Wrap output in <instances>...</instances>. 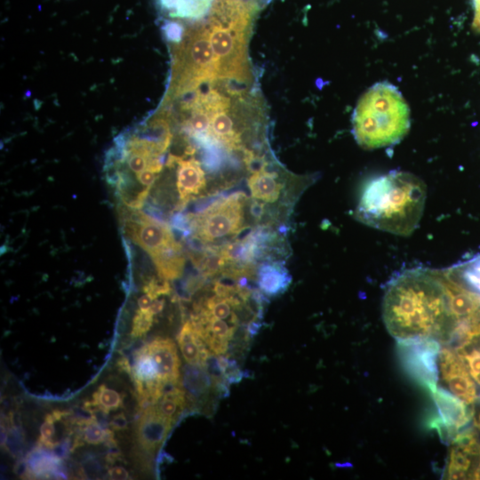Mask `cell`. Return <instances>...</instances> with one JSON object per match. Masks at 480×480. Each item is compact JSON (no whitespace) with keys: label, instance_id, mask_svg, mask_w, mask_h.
Instances as JSON below:
<instances>
[{"label":"cell","instance_id":"1","mask_svg":"<svg viewBox=\"0 0 480 480\" xmlns=\"http://www.w3.org/2000/svg\"><path fill=\"white\" fill-rule=\"evenodd\" d=\"M382 311L396 340L428 337L452 342L455 320L442 270L417 268L398 273L386 287Z\"/></svg>","mask_w":480,"mask_h":480},{"label":"cell","instance_id":"2","mask_svg":"<svg viewBox=\"0 0 480 480\" xmlns=\"http://www.w3.org/2000/svg\"><path fill=\"white\" fill-rule=\"evenodd\" d=\"M426 196L420 178L408 172L390 171L363 185L354 216L368 227L408 236L420 224Z\"/></svg>","mask_w":480,"mask_h":480},{"label":"cell","instance_id":"3","mask_svg":"<svg viewBox=\"0 0 480 480\" xmlns=\"http://www.w3.org/2000/svg\"><path fill=\"white\" fill-rule=\"evenodd\" d=\"M258 10L251 0H214L203 19L215 56L219 81L247 84L252 82L247 43Z\"/></svg>","mask_w":480,"mask_h":480},{"label":"cell","instance_id":"4","mask_svg":"<svg viewBox=\"0 0 480 480\" xmlns=\"http://www.w3.org/2000/svg\"><path fill=\"white\" fill-rule=\"evenodd\" d=\"M352 125L355 140L363 148L393 146L409 132L410 108L396 86L387 81L379 82L357 101Z\"/></svg>","mask_w":480,"mask_h":480},{"label":"cell","instance_id":"5","mask_svg":"<svg viewBox=\"0 0 480 480\" xmlns=\"http://www.w3.org/2000/svg\"><path fill=\"white\" fill-rule=\"evenodd\" d=\"M181 22L183 36L180 42L171 44V72L163 99L165 102L219 81L215 56L203 19Z\"/></svg>","mask_w":480,"mask_h":480},{"label":"cell","instance_id":"6","mask_svg":"<svg viewBox=\"0 0 480 480\" xmlns=\"http://www.w3.org/2000/svg\"><path fill=\"white\" fill-rule=\"evenodd\" d=\"M124 211L125 234L151 257L159 277L167 281L179 278L185 265V255L170 227L130 207Z\"/></svg>","mask_w":480,"mask_h":480},{"label":"cell","instance_id":"7","mask_svg":"<svg viewBox=\"0 0 480 480\" xmlns=\"http://www.w3.org/2000/svg\"><path fill=\"white\" fill-rule=\"evenodd\" d=\"M247 196L235 192L213 201L203 211L188 215V231L204 245H218L231 240L246 228Z\"/></svg>","mask_w":480,"mask_h":480},{"label":"cell","instance_id":"8","mask_svg":"<svg viewBox=\"0 0 480 480\" xmlns=\"http://www.w3.org/2000/svg\"><path fill=\"white\" fill-rule=\"evenodd\" d=\"M440 344L428 337L397 340V355L403 368L430 393L437 388Z\"/></svg>","mask_w":480,"mask_h":480},{"label":"cell","instance_id":"9","mask_svg":"<svg viewBox=\"0 0 480 480\" xmlns=\"http://www.w3.org/2000/svg\"><path fill=\"white\" fill-rule=\"evenodd\" d=\"M437 415L430 420L443 442L451 443L474 415L472 404H468L443 387L431 392Z\"/></svg>","mask_w":480,"mask_h":480},{"label":"cell","instance_id":"10","mask_svg":"<svg viewBox=\"0 0 480 480\" xmlns=\"http://www.w3.org/2000/svg\"><path fill=\"white\" fill-rule=\"evenodd\" d=\"M439 376L448 390L468 404L477 399L476 387L463 360L450 348L440 349Z\"/></svg>","mask_w":480,"mask_h":480},{"label":"cell","instance_id":"11","mask_svg":"<svg viewBox=\"0 0 480 480\" xmlns=\"http://www.w3.org/2000/svg\"><path fill=\"white\" fill-rule=\"evenodd\" d=\"M166 165L176 166V187L179 194L177 210H182L206 188L204 171L193 155L189 158L170 154Z\"/></svg>","mask_w":480,"mask_h":480},{"label":"cell","instance_id":"12","mask_svg":"<svg viewBox=\"0 0 480 480\" xmlns=\"http://www.w3.org/2000/svg\"><path fill=\"white\" fill-rule=\"evenodd\" d=\"M267 166L264 161L258 168L251 170L252 174L247 178L253 203L262 206L265 212L268 209V205L279 204L285 195V182L282 176L276 171L267 169Z\"/></svg>","mask_w":480,"mask_h":480},{"label":"cell","instance_id":"13","mask_svg":"<svg viewBox=\"0 0 480 480\" xmlns=\"http://www.w3.org/2000/svg\"><path fill=\"white\" fill-rule=\"evenodd\" d=\"M172 420L160 414L152 404L144 410L139 419L136 436L139 444L145 450L153 452L166 438Z\"/></svg>","mask_w":480,"mask_h":480},{"label":"cell","instance_id":"14","mask_svg":"<svg viewBox=\"0 0 480 480\" xmlns=\"http://www.w3.org/2000/svg\"><path fill=\"white\" fill-rule=\"evenodd\" d=\"M148 354L155 362L161 380L180 379V361L176 346L171 339L156 338L146 344Z\"/></svg>","mask_w":480,"mask_h":480},{"label":"cell","instance_id":"15","mask_svg":"<svg viewBox=\"0 0 480 480\" xmlns=\"http://www.w3.org/2000/svg\"><path fill=\"white\" fill-rule=\"evenodd\" d=\"M214 0H155L165 19L196 21L205 18Z\"/></svg>","mask_w":480,"mask_h":480},{"label":"cell","instance_id":"16","mask_svg":"<svg viewBox=\"0 0 480 480\" xmlns=\"http://www.w3.org/2000/svg\"><path fill=\"white\" fill-rule=\"evenodd\" d=\"M258 286L267 296H276L284 292L291 278L281 261H265L257 268Z\"/></svg>","mask_w":480,"mask_h":480},{"label":"cell","instance_id":"17","mask_svg":"<svg viewBox=\"0 0 480 480\" xmlns=\"http://www.w3.org/2000/svg\"><path fill=\"white\" fill-rule=\"evenodd\" d=\"M177 340L182 356L188 364H200L206 367L211 354L191 321H188L183 324Z\"/></svg>","mask_w":480,"mask_h":480},{"label":"cell","instance_id":"18","mask_svg":"<svg viewBox=\"0 0 480 480\" xmlns=\"http://www.w3.org/2000/svg\"><path fill=\"white\" fill-rule=\"evenodd\" d=\"M215 381L205 366L189 364L184 367L183 386L192 398L206 396Z\"/></svg>","mask_w":480,"mask_h":480},{"label":"cell","instance_id":"19","mask_svg":"<svg viewBox=\"0 0 480 480\" xmlns=\"http://www.w3.org/2000/svg\"><path fill=\"white\" fill-rule=\"evenodd\" d=\"M470 456H473L456 445L452 447L449 453V458L445 469V476L448 479H467L468 478L471 467Z\"/></svg>","mask_w":480,"mask_h":480},{"label":"cell","instance_id":"20","mask_svg":"<svg viewBox=\"0 0 480 480\" xmlns=\"http://www.w3.org/2000/svg\"><path fill=\"white\" fill-rule=\"evenodd\" d=\"M92 401L98 410L103 411L105 413L116 410L123 403L119 393L114 389L108 388L104 385H101L92 395Z\"/></svg>","mask_w":480,"mask_h":480},{"label":"cell","instance_id":"21","mask_svg":"<svg viewBox=\"0 0 480 480\" xmlns=\"http://www.w3.org/2000/svg\"><path fill=\"white\" fill-rule=\"evenodd\" d=\"M154 316L149 309H139L132 320V336L138 338L146 334L153 324Z\"/></svg>","mask_w":480,"mask_h":480},{"label":"cell","instance_id":"22","mask_svg":"<svg viewBox=\"0 0 480 480\" xmlns=\"http://www.w3.org/2000/svg\"><path fill=\"white\" fill-rule=\"evenodd\" d=\"M84 426L83 438L86 443L91 444H99L107 441L111 433L109 430L102 428L96 420Z\"/></svg>","mask_w":480,"mask_h":480},{"label":"cell","instance_id":"23","mask_svg":"<svg viewBox=\"0 0 480 480\" xmlns=\"http://www.w3.org/2000/svg\"><path fill=\"white\" fill-rule=\"evenodd\" d=\"M143 291L153 300H156L161 295H166L170 293L171 288L167 280H164L163 278H160L159 280L152 278L145 284V285L143 286Z\"/></svg>","mask_w":480,"mask_h":480},{"label":"cell","instance_id":"24","mask_svg":"<svg viewBox=\"0 0 480 480\" xmlns=\"http://www.w3.org/2000/svg\"><path fill=\"white\" fill-rule=\"evenodd\" d=\"M57 421L52 413H49L45 417L44 422L40 428L39 443L43 444L48 448H54V443L52 439L55 432L54 422Z\"/></svg>","mask_w":480,"mask_h":480},{"label":"cell","instance_id":"25","mask_svg":"<svg viewBox=\"0 0 480 480\" xmlns=\"http://www.w3.org/2000/svg\"><path fill=\"white\" fill-rule=\"evenodd\" d=\"M108 475L109 477L114 480L130 479L129 474L126 469L120 466L111 468L108 470Z\"/></svg>","mask_w":480,"mask_h":480},{"label":"cell","instance_id":"26","mask_svg":"<svg viewBox=\"0 0 480 480\" xmlns=\"http://www.w3.org/2000/svg\"><path fill=\"white\" fill-rule=\"evenodd\" d=\"M474 7L473 28L480 32V0H472Z\"/></svg>","mask_w":480,"mask_h":480},{"label":"cell","instance_id":"27","mask_svg":"<svg viewBox=\"0 0 480 480\" xmlns=\"http://www.w3.org/2000/svg\"><path fill=\"white\" fill-rule=\"evenodd\" d=\"M110 425L115 429H124L127 426V420L123 413L115 415L110 422Z\"/></svg>","mask_w":480,"mask_h":480},{"label":"cell","instance_id":"28","mask_svg":"<svg viewBox=\"0 0 480 480\" xmlns=\"http://www.w3.org/2000/svg\"><path fill=\"white\" fill-rule=\"evenodd\" d=\"M153 300H154L149 295L145 293L138 300L139 309L148 310L151 306Z\"/></svg>","mask_w":480,"mask_h":480},{"label":"cell","instance_id":"29","mask_svg":"<svg viewBox=\"0 0 480 480\" xmlns=\"http://www.w3.org/2000/svg\"><path fill=\"white\" fill-rule=\"evenodd\" d=\"M164 306V300L156 299L153 300L148 309L153 315H156L163 310Z\"/></svg>","mask_w":480,"mask_h":480},{"label":"cell","instance_id":"30","mask_svg":"<svg viewBox=\"0 0 480 480\" xmlns=\"http://www.w3.org/2000/svg\"><path fill=\"white\" fill-rule=\"evenodd\" d=\"M251 1H252L260 8L261 4L265 5L271 0H251Z\"/></svg>","mask_w":480,"mask_h":480},{"label":"cell","instance_id":"31","mask_svg":"<svg viewBox=\"0 0 480 480\" xmlns=\"http://www.w3.org/2000/svg\"><path fill=\"white\" fill-rule=\"evenodd\" d=\"M475 426L480 429V412H478V414L476 415V417L475 418Z\"/></svg>","mask_w":480,"mask_h":480}]
</instances>
